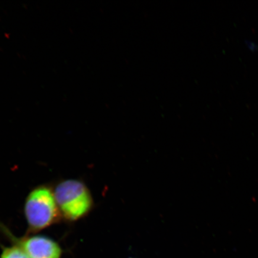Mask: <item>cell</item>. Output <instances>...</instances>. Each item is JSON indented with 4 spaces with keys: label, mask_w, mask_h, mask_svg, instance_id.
<instances>
[{
    "label": "cell",
    "mask_w": 258,
    "mask_h": 258,
    "mask_svg": "<svg viewBox=\"0 0 258 258\" xmlns=\"http://www.w3.org/2000/svg\"><path fill=\"white\" fill-rule=\"evenodd\" d=\"M61 218L77 222L88 216L94 207V201L88 186L82 180H62L53 188Z\"/></svg>",
    "instance_id": "obj_2"
},
{
    "label": "cell",
    "mask_w": 258,
    "mask_h": 258,
    "mask_svg": "<svg viewBox=\"0 0 258 258\" xmlns=\"http://www.w3.org/2000/svg\"><path fill=\"white\" fill-rule=\"evenodd\" d=\"M0 258H29L24 251L16 244H12L11 246H2Z\"/></svg>",
    "instance_id": "obj_4"
},
{
    "label": "cell",
    "mask_w": 258,
    "mask_h": 258,
    "mask_svg": "<svg viewBox=\"0 0 258 258\" xmlns=\"http://www.w3.org/2000/svg\"><path fill=\"white\" fill-rule=\"evenodd\" d=\"M0 230L12 244L20 247L29 258H62V247L56 240L46 235L27 234L18 237L1 222Z\"/></svg>",
    "instance_id": "obj_3"
},
{
    "label": "cell",
    "mask_w": 258,
    "mask_h": 258,
    "mask_svg": "<svg viewBox=\"0 0 258 258\" xmlns=\"http://www.w3.org/2000/svg\"><path fill=\"white\" fill-rule=\"evenodd\" d=\"M24 212L29 234L39 233L62 219L53 188L48 185H38L29 192Z\"/></svg>",
    "instance_id": "obj_1"
}]
</instances>
